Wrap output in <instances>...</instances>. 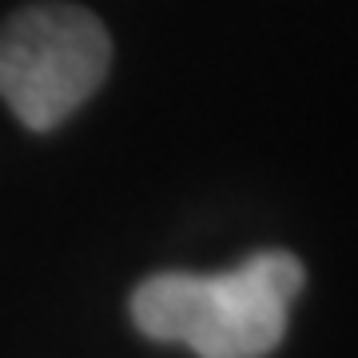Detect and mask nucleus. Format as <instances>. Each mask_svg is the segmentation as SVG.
<instances>
[{
  "label": "nucleus",
  "mask_w": 358,
  "mask_h": 358,
  "mask_svg": "<svg viewBox=\"0 0 358 358\" xmlns=\"http://www.w3.org/2000/svg\"><path fill=\"white\" fill-rule=\"evenodd\" d=\"M303 263L259 251L219 275L164 271L131 294V319L155 343H179L199 358H263L282 343Z\"/></svg>",
  "instance_id": "nucleus-1"
},
{
  "label": "nucleus",
  "mask_w": 358,
  "mask_h": 358,
  "mask_svg": "<svg viewBox=\"0 0 358 358\" xmlns=\"http://www.w3.org/2000/svg\"><path fill=\"white\" fill-rule=\"evenodd\" d=\"M108 28L76 4H32L0 28V96L32 131L64 124L103 84Z\"/></svg>",
  "instance_id": "nucleus-2"
}]
</instances>
